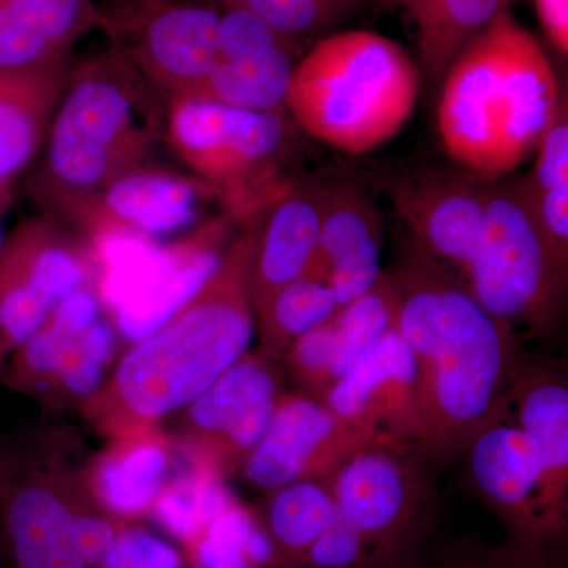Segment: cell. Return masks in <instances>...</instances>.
I'll use <instances>...</instances> for the list:
<instances>
[{"mask_svg": "<svg viewBox=\"0 0 568 568\" xmlns=\"http://www.w3.org/2000/svg\"><path fill=\"white\" fill-rule=\"evenodd\" d=\"M387 276L396 331L416 362L409 446L436 467L465 455L478 433L503 416L519 355L506 325L452 268L416 245Z\"/></svg>", "mask_w": 568, "mask_h": 568, "instance_id": "cell-1", "label": "cell"}, {"mask_svg": "<svg viewBox=\"0 0 568 568\" xmlns=\"http://www.w3.org/2000/svg\"><path fill=\"white\" fill-rule=\"evenodd\" d=\"M260 213L241 223L204 286L132 343L100 390L80 407L93 432L111 439L162 426L246 353L254 331L250 271Z\"/></svg>", "mask_w": 568, "mask_h": 568, "instance_id": "cell-2", "label": "cell"}, {"mask_svg": "<svg viewBox=\"0 0 568 568\" xmlns=\"http://www.w3.org/2000/svg\"><path fill=\"white\" fill-rule=\"evenodd\" d=\"M443 81L440 138L448 155L481 181L510 173L538 148L559 104L547 52L508 7Z\"/></svg>", "mask_w": 568, "mask_h": 568, "instance_id": "cell-3", "label": "cell"}, {"mask_svg": "<svg viewBox=\"0 0 568 568\" xmlns=\"http://www.w3.org/2000/svg\"><path fill=\"white\" fill-rule=\"evenodd\" d=\"M163 140V103L140 71L108 47L70 69L40 151L33 196L58 213L122 175L153 166Z\"/></svg>", "mask_w": 568, "mask_h": 568, "instance_id": "cell-4", "label": "cell"}, {"mask_svg": "<svg viewBox=\"0 0 568 568\" xmlns=\"http://www.w3.org/2000/svg\"><path fill=\"white\" fill-rule=\"evenodd\" d=\"M73 428L0 439V519L17 568H97L129 523L92 491Z\"/></svg>", "mask_w": 568, "mask_h": 568, "instance_id": "cell-5", "label": "cell"}, {"mask_svg": "<svg viewBox=\"0 0 568 568\" xmlns=\"http://www.w3.org/2000/svg\"><path fill=\"white\" fill-rule=\"evenodd\" d=\"M418 81L416 63L396 41L369 31L335 33L295 65L286 104L310 136L365 153L405 125Z\"/></svg>", "mask_w": 568, "mask_h": 568, "instance_id": "cell-6", "label": "cell"}, {"mask_svg": "<svg viewBox=\"0 0 568 568\" xmlns=\"http://www.w3.org/2000/svg\"><path fill=\"white\" fill-rule=\"evenodd\" d=\"M568 264L549 245L528 181L488 189L487 223L467 290L514 334H549L566 301Z\"/></svg>", "mask_w": 568, "mask_h": 568, "instance_id": "cell-7", "label": "cell"}, {"mask_svg": "<svg viewBox=\"0 0 568 568\" xmlns=\"http://www.w3.org/2000/svg\"><path fill=\"white\" fill-rule=\"evenodd\" d=\"M166 141L179 159L222 197L239 223L264 211L287 189L278 179L287 144L283 111H248L209 100L164 106Z\"/></svg>", "mask_w": 568, "mask_h": 568, "instance_id": "cell-8", "label": "cell"}, {"mask_svg": "<svg viewBox=\"0 0 568 568\" xmlns=\"http://www.w3.org/2000/svg\"><path fill=\"white\" fill-rule=\"evenodd\" d=\"M426 467L416 448L373 440L327 478L339 519L373 568H410L424 556L435 518Z\"/></svg>", "mask_w": 568, "mask_h": 568, "instance_id": "cell-9", "label": "cell"}, {"mask_svg": "<svg viewBox=\"0 0 568 568\" xmlns=\"http://www.w3.org/2000/svg\"><path fill=\"white\" fill-rule=\"evenodd\" d=\"M118 339L95 284H89L63 298L47 323L10 355L0 383L48 410L81 407L110 375Z\"/></svg>", "mask_w": 568, "mask_h": 568, "instance_id": "cell-10", "label": "cell"}, {"mask_svg": "<svg viewBox=\"0 0 568 568\" xmlns=\"http://www.w3.org/2000/svg\"><path fill=\"white\" fill-rule=\"evenodd\" d=\"M223 7V0H181L102 9L100 31L166 106L196 91L219 62Z\"/></svg>", "mask_w": 568, "mask_h": 568, "instance_id": "cell-11", "label": "cell"}, {"mask_svg": "<svg viewBox=\"0 0 568 568\" xmlns=\"http://www.w3.org/2000/svg\"><path fill=\"white\" fill-rule=\"evenodd\" d=\"M282 381L274 361L245 353L207 390L174 414L170 432L193 469L226 478L242 469L274 418Z\"/></svg>", "mask_w": 568, "mask_h": 568, "instance_id": "cell-12", "label": "cell"}, {"mask_svg": "<svg viewBox=\"0 0 568 568\" xmlns=\"http://www.w3.org/2000/svg\"><path fill=\"white\" fill-rule=\"evenodd\" d=\"M95 254L51 219H29L0 248V372L55 306L93 284Z\"/></svg>", "mask_w": 568, "mask_h": 568, "instance_id": "cell-13", "label": "cell"}, {"mask_svg": "<svg viewBox=\"0 0 568 568\" xmlns=\"http://www.w3.org/2000/svg\"><path fill=\"white\" fill-rule=\"evenodd\" d=\"M211 185L159 166L141 168L59 211L89 246L119 237H152L193 222Z\"/></svg>", "mask_w": 568, "mask_h": 568, "instance_id": "cell-14", "label": "cell"}, {"mask_svg": "<svg viewBox=\"0 0 568 568\" xmlns=\"http://www.w3.org/2000/svg\"><path fill=\"white\" fill-rule=\"evenodd\" d=\"M369 443L324 403L282 392L267 432L242 470L250 484L272 495L295 481L327 480Z\"/></svg>", "mask_w": 568, "mask_h": 568, "instance_id": "cell-15", "label": "cell"}, {"mask_svg": "<svg viewBox=\"0 0 568 568\" xmlns=\"http://www.w3.org/2000/svg\"><path fill=\"white\" fill-rule=\"evenodd\" d=\"M503 416L478 433L466 454L470 477L484 503L506 525L508 538L529 547H562L541 491V467L528 435Z\"/></svg>", "mask_w": 568, "mask_h": 568, "instance_id": "cell-16", "label": "cell"}, {"mask_svg": "<svg viewBox=\"0 0 568 568\" xmlns=\"http://www.w3.org/2000/svg\"><path fill=\"white\" fill-rule=\"evenodd\" d=\"M386 190L414 245L465 283L485 233L488 186L457 174L418 171L399 175Z\"/></svg>", "mask_w": 568, "mask_h": 568, "instance_id": "cell-17", "label": "cell"}, {"mask_svg": "<svg viewBox=\"0 0 568 568\" xmlns=\"http://www.w3.org/2000/svg\"><path fill=\"white\" fill-rule=\"evenodd\" d=\"M416 381L413 353L395 327L351 366L324 405L368 439L409 446Z\"/></svg>", "mask_w": 568, "mask_h": 568, "instance_id": "cell-18", "label": "cell"}, {"mask_svg": "<svg viewBox=\"0 0 568 568\" xmlns=\"http://www.w3.org/2000/svg\"><path fill=\"white\" fill-rule=\"evenodd\" d=\"M507 410L532 440L541 491L551 521L567 534L568 387L558 369L518 358L507 390Z\"/></svg>", "mask_w": 568, "mask_h": 568, "instance_id": "cell-19", "label": "cell"}, {"mask_svg": "<svg viewBox=\"0 0 568 568\" xmlns=\"http://www.w3.org/2000/svg\"><path fill=\"white\" fill-rule=\"evenodd\" d=\"M325 193L286 189L260 213L250 293L254 316L308 271L320 242Z\"/></svg>", "mask_w": 568, "mask_h": 568, "instance_id": "cell-20", "label": "cell"}, {"mask_svg": "<svg viewBox=\"0 0 568 568\" xmlns=\"http://www.w3.org/2000/svg\"><path fill=\"white\" fill-rule=\"evenodd\" d=\"M306 274L331 284L339 310L381 278V223L373 205L351 189L325 193L323 224Z\"/></svg>", "mask_w": 568, "mask_h": 568, "instance_id": "cell-21", "label": "cell"}, {"mask_svg": "<svg viewBox=\"0 0 568 568\" xmlns=\"http://www.w3.org/2000/svg\"><path fill=\"white\" fill-rule=\"evenodd\" d=\"M102 22L95 0H0V71L61 65L71 47Z\"/></svg>", "mask_w": 568, "mask_h": 568, "instance_id": "cell-22", "label": "cell"}, {"mask_svg": "<svg viewBox=\"0 0 568 568\" xmlns=\"http://www.w3.org/2000/svg\"><path fill=\"white\" fill-rule=\"evenodd\" d=\"M175 454L170 435L156 426L106 439V446L88 458L85 474L104 508L133 521L151 515L173 477Z\"/></svg>", "mask_w": 568, "mask_h": 568, "instance_id": "cell-23", "label": "cell"}, {"mask_svg": "<svg viewBox=\"0 0 568 568\" xmlns=\"http://www.w3.org/2000/svg\"><path fill=\"white\" fill-rule=\"evenodd\" d=\"M231 215L213 219L192 237L168 250V261L156 282L140 297L112 312L118 335L134 343L173 316L193 297L222 263V246L231 226Z\"/></svg>", "mask_w": 568, "mask_h": 568, "instance_id": "cell-24", "label": "cell"}, {"mask_svg": "<svg viewBox=\"0 0 568 568\" xmlns=\"http://www.w3.org/2000/svg\"><path fill=\"white\" fill-rule=\"evenodd\" d=\"M69 74L67 62L28 73L0 71V185H11L39 155Z\"/></svg>", "mask_w": 568, "mask_h": 568, "instance_id": "cell-25", "label": "cell"}, {"mask_svg": "<svg viewBox=\"0 0 568 568\" xmlns=\"http://www.w3.org/2000/svg\"><path fill=\"white\" fill-rule=\"evenodd\" d=\"M386 3L402 7L416 28L418 55L433 84L508 7V0H383Z\"/></svg>", "mask_w": 568, "mask_h": 568, "instance_id": "cell-26", "label": "cell"}, {"mask_svg": "<svg viewBox=\"0 0 568 568\" xmlns=\"http://www.w3.org/2000/svg\"><path fill=\"white\" fill-rule=\"evenodd\" d=\"M295 47L284 43L248 58L219 59L196 91L182 99L209 100L239 110L282 111L297 65Z\"/></svg>", "mask_w": 568, "mask_h": 568, "instance_id": "cell-27", "label": "cell"}, {"mask_svg": "<svg viewBox=\"0 0 568 568\" xmlns=\"http://www.w3.org/2000/svg\"><path fill=\"white\" fill-rule=\"evenodd\" d=\"M338 519L327 480H302L272 493L267 532L278 568H297L310 548Z\"/></svg>", "mask_w": 568, "mask_h": 568, "instance_id": "cell-28", "label": "cell"}, {"mask_svg": "<svg viewBox=\"0 0 568 568\" xmlns=\"http://www.w3.org/2000/svg\"><path fill=\"white\" fill-rule=\"evenodd\" d=\"M338 312V298L331 284L317 276H301L254 316L260 353L271 361H283L294 339L334 320Z\"/></svg>", "mask_w": 568, "mask_h": 568, "instance_id": "cell-29", "label": "cell"}, {"mask_svg": "<svg viewBox=\"0 0 568 568\" xmlns=\"http://www.w3.org/2000/svg\"><path fill=\"white\" fill-rule=\"evenodd\" d=\"M224 478L190 467L173 476L156 499L151 515L168 532L190 545L213 518L234 506Z\"/></svg>", "mask_w": 568, "mask_h": 568, "instance_id": "cell-30", "label": "cell"}, {"mask_svg": "<svg viewBox=\"0 0 568 568\" xmlns=\"http://www.w3.org/2000/svg\"><path fill=\"white\" fill-rule=\"evenodd\" d=\"M334 386L351 366L396 327L394 287L387 275H381L375 286L355 298L334 317Z\"/></svg>", "mask_w": 568, "mask_h": 568, "instance_id": "cell-31", "label": "cell"}, {"mask_svg": "<svg viewBox=\"0 0 568 568\" xmlns=\"http://www.w3.org/2000/svg\"><path fill=\"white\" fill-rule=\"evenodd\" d=\"M263 18L284 39L298 41L320 36L368 3L383 0H234Z\"/></svg>", "mask_w": 568, "mask_h": 568, "instance_id": "cell-32", "label": "cell"}, {"mask_svg": "<svg viewBox=\"0 0 568 568\" xmlns=\"http://www.w3.org/2000/svg\"><path fill=\"white\" fill-rule=\"evenodd\" d=\"M562 547H529L508 540L500 547H469L435 560L422 556L410 568H564Z\"/></svg>", "mask_w": 568, "mask_h": 568, "instance_id": "cell-33", "label": "cell"}, {"mask_svg": "<svg viewBox=\"0 0 568 568\" xmlns=\"http://www.w3.org/2000/svg\"><path fill=\"white\" fill-rule=\"evenodd\" d=\"M97 568H185V560L164 538L129 523Z\"/></svg>", "mask_w": 568, "mask_h": 568, "instance_id": "cell-34", "label": "cell"}, {"mask_svg": "<svg viewBox=\"0 0 568 568\" xmlns=\"http://www.w3.org/2000/svg\"><path fill=\"white\" fill-rule=\"evenodd\" d=\"M536 173L529 179L537 193L568 182V121L562 104L556 108L555 118L538 144Z\"/></svg>", "mask_w": 568, "mask_h": 568, "instance_id": "cell-35", "label": "cell"}, {"mask_svg": "<svg viewBox=\"0 0 568 568\" xmlns=\"http://www.w3.org/2000/svg\"><path fill=\"white\" fill-rule=\"evenodd\" d=\"M536 194L538 222L559 260L568 264V182Z\"/></svg>", "mask_w": 568, "mask_h": 568, "instance_id": "cell-36", "label": "cell"}, {"mask_svg": "<svg viewBox=\"0 0 568 568\" xmlns=\"http://www.w3.org/2000/svg\"><path fill=\"white\" fill-rule=\"evenodd\" d=\"M537 11L551 43L567 54L568 0H537Z\"/></svg>", "mask_w": 568, "mask_h": 568, "instance_id": "cell-37", "label": "cell"}, {"mask_svg": "<svg viewBox=\"0 0 568 568\" xmlns=\"http://www.w3.org/2000/svg\"><path fill=\"white\" fill-rule=\"evenodd\" d=\"M181 2V0H103L102 9H119V7L142 6V3Z\"/></svg>", "mask_w": 568, "mask_h": 568, "instance_id": "cell-38", "label": "cell"}, {"mask_svg": "<svg viewBox=\"0 0 568 568\" xmlns=\"http://www.w3.org/2000/svg\"><path fill=\"white\" fill-rule=\"evenodd\" d=\"M190 568H194V567H190Z\"/></svg>", "mask_w": 568, "mask_h": 568, "instance_id": "cell-39", "label": "cell"}]
</instances>
